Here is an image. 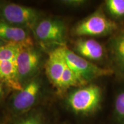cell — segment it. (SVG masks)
I'll return each instance as SVG.
<instances>
[{
    "instance_id": "9",
    "label": "cell",
    "mask_w": 124,
    "mask_h": 124,
    "mask_svg": "<svg viewBox=\"0 0 124 124\" xmlns=\"http://www.w3.org/2000/svg\"><path fill=\"white\" fill-rule=\"evenodd\" d=\"M40 88L41 84L37 79L29 82L13 97L12 105L13 109L19 112L25 111L29 109L38 98Z\"/></svg>"
},
{
    "instance_id": "15",
    "label": "cell",
    "mask_w": 124,
    "mask_h": 124,
    "mask_svg": "<svg viewBox=\"0 0 124 124\" xmlns=\"http://www.w3.org/2000/svg\"><path fill=\"white\" fill-rule=\"evenodd\" d=\"M84 85L76 75L75 72L71 70L66 62V65L61 80L60 93L66 91L70 87H79Z\"/></svg>"
},
{
    "instance_id": "17",
    "label": "cell",
    "mask_w": 124,
    "mask_h": 124,
    "mask_svg": "<svg viewBox=\"0 0 124 124\" xmlns=\"http://www.w3.org/2000/svg\"><path fill=\"white\" fill-rule=\"evenodd\" d=\"M15 124H43L41 116L37 113H32L18 120Z\"/></svg>"
},
{
    "instance_id": "20",
    "label": "cell",
    "mask_w": 124,
    "mask_h": 124,
    "mask_svg": "<svg viewBox=\"0 0 124 124\" xmlns=\"http://www.w3.org/2000/svg\"><path fill=\"white\" fill-rule=\"evenodd\" d=\"M7 43H8L5 42V41H4V40H2L1 38H0V45H1V46H4V45L7 44Z\"/></svg>"
},
{
    "instance_id": "4",
    "label": "cell",
    "mask_w": 124,
    "mask_h": 124,
    "mask_svg": "<svg viewBox=\"0 0 124 124\" xmlns=\"http://www.w3.org/2000/svg\"><path fill=\"white\" fill-rule=\"evenodd\" d=\"M40 17V12L32 8L15 3H0L1 21L11 25L33 30Z\"/></svg>"
},
{
    "instance_id": "14",
    "label": "cell",
    "mask_w": 124,
    "mask_h": 124,
    "mask_svg": "<svg viewBox=\"0 0 124 124\" xmlns=\"http://www.w3.org/2000/svg\"><path fill=\"white\" fill-rule=\"evenodd\" d=\"M102 8L113 21L121 26L124 24V0H106Z\"/></svg>"
},
{
    "instance_id": "16",
    "label": "cell",
    "mask_w": 124,
    "mask_h": 124,
    "mask_svg": "<svg viewBox=\"0 0 124 124\" xmlns=\"http://www.w3.org/2000/svg\"><path fill=\"white\" fill-rule=\"evenodd\" d=\"M22 46L14 43H8L0 49V61L16 60Z\"/></svg>"
},
{
    "instance_id": "1",
    "label": "cell",
    "mask_w": 124,
    "mask_h": 124,
    "mask_svg": "<svg viewBox=\"0 0 124 124\" xmlns=\"http://www.w3.org/2000/svg\"><path fill=\"white\" fill-rule=\"evenodd\" d=\"M68 106L76 115L89 117L95 115L102 108L103 91L100 86L89 83L77 87L67 98Z\"/></svg>"
},
{
    "instance_id": "13",
    "label": "cell",
    "mask_w": 124,
    "mask_h": 124,
    "mask_svg": "<svg viewBox=\"0 0 124 124\" xmlns=\"http://www.w3.org/2000/svg\"><path fill=\"white\" fill-rule=\"evenodd\" d=\"M122 82L113 97L109 124H124V80Z\"/></svg>"
},
{
    "instance_id": "12",
    "label": "cell",
    "mask_w": 124,
    "mask_h": 124,
    "mask_svg": "<svg viewBox=\"0 0 124 124\" xmlns=\"http://www.w3.org/2000/svg\"><path fill=\"white\" fill-rule=\"evenodd\" d=\"M0 82L12 90L17 91L22 90L16 60L0 61Z\"/></svg>"
},
{
    "instance_id": "2",
    "label": "cell",
    "mask_w": 124,
    "mask_h": 124,
    "mask_svg": "<svg viewBox=\"0 0 124 124\" xmlns=\"http://www.w3.org/2000/svg\"><path fill=\"white\" fill-rule=\"evenodd\" d=\"M120 27L108 17L101 7L78 23L71 32L78 38L110 37Z\"/></svg>"
},
{
    "instance_id": "11",
    "label": "cell",
    "mask_w": 124,
    "mask_h": 124,
    "mask_svg": "<svg viewBox=\"0 0 124 124\" xmlns=\"http://www.w3.org/2000/svg\"><path fill=\"white\" fill-rule=\"evenodd\" d=\"M0 38L5 42L19 45L23 48L33 46V41L27 29L11 25L1 21Z\"/></svg>"
},
{
    "instance_id": "21",
    "label": "cell",
    "mask_w": 124,
    "mask_h": 124,
    "mask_svg": "<svg viewBox=\"0 0 124 124\" xmlns=\"http://www.w3.org/2000/svg\"><path fill=\"white\" fill-rule=\"evenodd\" d=\"M2 46H1V45H0V49H1V48H2Z\"/></svg>"
},
{
    "instance_id": "19",
    "label": "cell",
    "mask_w": 124,
    "mask_h": 124,
    "mask_svg": "<svg viewBox=\"0 0 124 124\" xmlns=\"http://www.w3.org/2000/svg\"><path fill=\"white\" fill-rule=\"evenodd\" d=\"M4 95V89H3L2 83L0 82V99Z\"/></svg>"
},
{
    "instance_id": "3",
    "label": "cell",
    "mask_w": 124,
    "mask_h": 124,
    "mask_svg": "<svg viewBox=\"0 0 124 124\" xmlns=\"http://www.w3.org/2000/svg\"><path fill=\"white\" fill-rule=\"evenodd\" d=\"M59 48L67 64L75 72L84 86L99 78L114 75L111 69L98 66L95 63L77 55L66 46H60Z\"/></svg>"
},
{
    "instance_id": "18",
    "label": "cell",
    "mask_w": 124,
    "mask_h": 124,
    "mask_svg": "<svg viewBox=\"0 0 124 124\" xmlns=\"http://www.w3.org/2000/svg\"><path fill=\"white\" fill-rule=\"evenodd\" d=\"M87 2V1L84 0H71V1H63L62 3L66 5L72 7H79L84 5Z\"/></svg>"
},
{
    "instance_id": "10",
    "label": "cell",
    "mask_w": 124,
    "mask_h": 124,
    "mask_svg": "<svg viewBox=\"0 0 124 124\" xmlns=\"http://www.w3.org/2000/svg\"><path fill=\"white\" fill-rule=\"evenodd\" d=\"M65 65L66 61L59 47L49 52L45 66L46 74L49 81L59 92L61 90V80Z\"/></svg>"
},
{
    "instance_id": "7",
    "label": "cell",
    "mask_w": 124,
    "mask_h": 124,
    "mask_svg": "<svg viewBox=\"0 0 124 124\" xmlns=\"http://www.w3.org/2000/svg\"><path fill=\"white\" fill-rule=\"evenodd\" d=\"M72 51L93 63L105 60L108 64L106 46L92 38H78L73 42Z\"/></svg>"
},
{
    "instance_id": "5",
    "label": "cell",
    "mask_w": 124,
    "mask_h": 124,
    "mask_svg": "<svg viewBox=\"0 0 124 124\" xmlns=\"http://www.w3.org/2000/svg\"><path fill=\"white\" fill-rule=\"evenodd\" d=\"M33 31L36 38L44 46H66V25L60 20L43 19L39 21Z\"/></svg>"
},
{
    "instance_id": "8",
    "label": "cell",
    "mask_w": 124,
    "mask_h": 124,
    "mask_svg": "<svg viewBox=\"0 0 124 124\" xmlns=\"http://www.w3.org/2000/svg\"><path fill=\"white\" fill-rule=\"evenodd\" d=\"M39 52L33 46L23 48L16 60L21 82L32 77L38 71L40 63Z\"/></svg>"
},
{
    "instance_id": "6",
    "label": "cell",
    "mask_w": 124,
    "mask_h": 124,
    "mask_svg": "<svg viewBox=\"0 0 124 124\" xmlns=\"http://www.w3.org/2000/svg\"><path fill=\"white\" fill-rule=\"evenodd\" d=\"M108 67L120 80H124V24L107 41Z\"/></svg>"
}]
</instances>
